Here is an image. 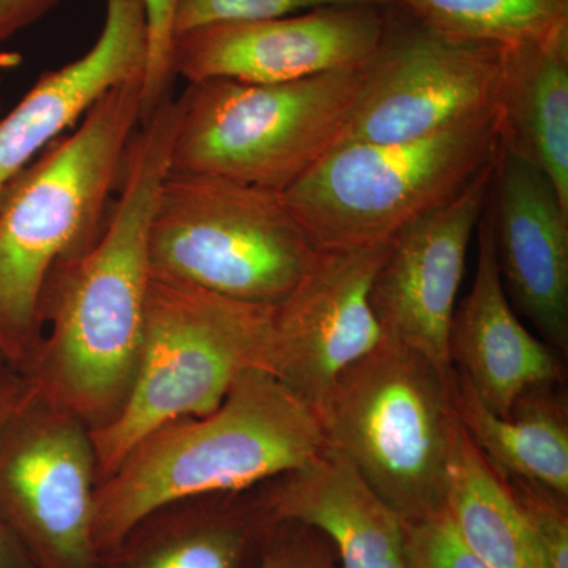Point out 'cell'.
Here are the masks:
<instances>
[{
  "label": "cell",
  "instance_id": "cell-1",
  "mask_svg": "<svg viewBox=\"0 0 568 568\" xmlns=\"http://www.w3.org/2000/svg\"><path fill=\"white\" fill-rule=\"evenodd\" d=\"M179 118L171 97L141 122L102 233L58 267L41 297L43 336L24 379L91 432L121 414L136 381L153 278L149 233Z\"/></svg>",
  "mask_w": 568,
  "mask_h": 568
},
{
  "label": "cell",
  "instance_id": "cell-2",
  "mask_svg": "<svg viewBox=\"0 0 568 568\" xmlns=\"http://www.w3.org/2000/svg\"><path fill=\"white\" fill-rule=\"evenodd\" d=\"M142 74L122 82L0 194V357L28 375L51 275L102 233L142 122Z\"/></svg>",
  "mask_w": 568,
  "mask_h": 568
},
{
  "label": "cell",
  "instance_id": "cell-3",
  "mask_svg": "<svg viewBox=\"0 0 568 568\" xmlns=\"http://www.w3.org/2000/svg\"><path fill=\"white\" fill-rule=\"evenodd\" d=\"M325 446L313 407L271 373L246 369L216 409L156 426L100 481L93 511L97 552L114 547L155 508L257 487L304 465Z\"/></svg>",
  "mask_w": 568,
  "mask_h": 568
},
{
  "label": "cell",
  "instance_id": "cell-4",
  "mask_svg": "<svg viewBox=\"0 0 568 568\" xmlns=\"http://www.w3.org/2000/svg\"><path fill=\"white\" fill-rule=\"evenodd\" d=\"M455 369L381 339L336 377L317 410L327 446L353 462L406 525L444 510Z\"/></svg>",
  "mask_w": 568,
  "mask_h": 568
},
{
  "label": "cell",
  "instance_id": "cell-5",
  "mask_svg": "<svg viewBox=\"0 0 568 568\" xmlns=\"http://www.w3.org/2000/svg\"><path fill=\"white\" fill-rule=\"evenodd\" d=\"M499 155L495 108L417 140L338 145L282 196L320 250L386 244Z\"/></svg>",
  "mask_w": 568,
  "mask_h": 568
},
{
  "label": "cell",
  "instance_id": "cell-6",
  "mask_svg": "<svg viewBox=\"0 0 568 568\" xmlns=\"http://www.w3.org/2000/svg\"><path fill=\"white\" fill-rule=\"evenodd\" d=\"M365 69L275 84L222 78L189 82L179 97L171 173L286 192L335 148Z\"/></svg>",
  "mask_w": 568,
  "mask_h": 568
},
{
  "label": "cell",
  "instance_id": "cell-7",
  "mask_svg": "<svg viewBox=\"0 0 568 568\" xmlns=\"http://www.w3.org/2000/svg\"><path fill=\"white\" fill-rule=\"evenodd\" d=\"M272 312L153 276L132 394L110 425L91 432L99 484L156 426L212 413L246 369L268 372Z\"/></svg>",
  "mask_w": 568,
  "mask_h": 568
},
{
  "label": "cell",
  "instance_id": "cell-8",
  "mask_svg": "<svg viewBox=\"0 0 568 568\" xmlns=\"http://www.w3.org/2000/svg\"><path fill=\"white\" fill-rule=\"evenodd\" d=\"M149 253L156 278L276 306L308 274L320 248L282 193L170 173L153 209Z\"/></svg>",
  "mask_w": 568,
  "mask_h": 568
},
{
  "label": "cell",
  "instance_id": "cell-9",
  "mask_svg": "<svg viewBox=\"0 0 568 568\" xmlns=\"http://www.w3.org/2000/svg\"><path fill=\"white\" fill-rule=\"evenodd\" d=\"M97 487L91 429L29 386L0 426V519L33 567L97 568Z\"/></svg>",
  "mask_w": 568,
  "mask_h": 568
},
{
  "label": "cell",
  "instance_id": "cell-10",
  "mask_svg": "<svg viewBox=\"0 0 568 568\" xmlns=\"http://www.w3.org/2000/svg\"><path fill=\"white\" fill-rule=\"evenodd\" d=\"M506 48L448 40L390 7L386 36L335 148L417 140L495 110Z\"/></svg>",
  "mask_w": 568,
  "mask_h": 568
},
{
  "label": "cell",
  "instance_id": "cell-11",
  "mask_svg": "<svg viewBox=\"0 0 568 568\" xmlns=\"http://www.w3.org/2000/svg\"><path fill=\"white\" fill-rule=\"evenodd\" d=\"M390 7L339 6L205 26L175 37L174 77L186 82H291L362 69L375 58Z\"/></svg>",
  "mask_w": 568,
  "mask_h": 568
},
{
  "label": "cell",
  "instance_id": "cell-12",
  "mask_svg": "<svg viewBox=\"0 0 568 568\" xmlns=\"http://www.w3.org/2000/svg\"><path fill=\"white\" fill-rule=\"evenodd\" d=\"M388 245L320 250L304 280L274 306L268 373L316 414L336 377L383 339L372 286Z\"/></svg>",
  "mask_w": 568,
  "mask_h": 568
},
{
  "label": "cell",
  "instance_id": "cell-13",
  "mask_svg": "<svg viewBox=\"0 0 568 568\" xmlns=\"http://www.w3.org/2000/svg\"><path fill=\"white\" fill-rule=\"evenodd\" d=\"M496 163L454 200L403 227L392 239L373 282L372 308L384 338L426 355L443 368H452L448 332Z\"/></svg>",
  "mask_w": 568,
  "mask_h": 568
},
{
  "label": "cell",
  "instance_id": "cell-14",
  "mask_svg": "<svg viewBox=\"0 0 568 568\" xmlns=\"http://www.w3.org/2000/svg\"><path fill=\"white\" fill-rule=\"evenodd\" d=\"M489 211L508 301L541 342L568 353V212L537 168L500 149Z\"/></svg>",
  "mask_w": 568,
  "mask_h": 568
},
{
  "label": "cell",
  "instance_id": "cell-15",
  "mask_svg": "<svg viewBox=\"0 0 568 568\" xmlns=\"http://www.w3.org/2000/svg\"><path fill=\"white\" fill-rule=\"evenodd\" d=\"M99 39L81 58L41 74L20 103L0 115V194L52 142L112 89L144 77L149 52L144 0H103Z\"/></svg>",
  "mask_w": 568,
  "mask_h": 568
},
{
  "label": "cell",
  "instance_id": "cell-16",
  "mask_svg": "<svg viewBox=\"0 0 568 568\" xmlns=\"http://www.w3.org/2000/svg\"><path fill=\"white\" fill-rule=\"evenodd\" d=\"M477 227L476 276L452 317L448 361L489 410L507 416L523 395L562 383V365L551 346L530 334L508 301L489 205Z\"/></svg>",
  "mask_w": 568,
  "mask_h": 568
},
{
  "label": "cell",
  "instance_id": "cell-17",
  "mask_svg": "<svg viewBox=\"0 0 568 568\" xmlns=\"http://www.w3.org/2000/svg\"><path fill=\"white\" fill-rule=\"evenodd\" d=\"M257 493L276 523L323 534L342 568H406V523L336 448L325 446Z\"/></svg>",
  "mask_w": 568,
  "mask_h": 568
},
{
  "label": "cell",
  "instance_id": "cell-18",
  "mask_svg": "<svg viewBox=\"0 0 568 568\" xmlns=\"http://www.w3.org/2000/svg\"><path fill=\"white\" fill-rule=\"evenodd\" d=\"M276 525L257 487L174 500L138 519L97 568H257Z\"/></svg>",
  "mask_w": 568,
  "mask_h": 568
},
{
  "label": "cell",
  "instance_id": "cell-19",
  "mask_svg": "<svg viewBox=\"0 0 568 568\" xmlns=\"http://www.w3.org/2000/svg\"><path fill=\"white\" fill-rule=\"evenodd\" d=\"M496 114L500 149L547 175L568 212V28L506 48Z\"/></svg>",
  "mask_w": 568,
  "mask_h": 568
},
{
  "label": "cell",
  "instance_id": "cell-20",
  "mask_svg": "<svg viewBox=\"0 0 568 568\" xmlns=\"http://www.w3.org/2000/svg\"><path fill=\"white\" fill-rule=\"evenodd\" d=\"M454 409L497 473L568 497V414L562 383L534 388L497 416L455 372Z\"/></svg>",
  "mask_w": 568,
  "mask_h": 568
},
{
  "label": "cell",
  "instance_id": "cell-21",
  "mask_svg": "<svg viewBox=\"0 0 568 568\" xmlns=\"http://www.w3.org/2000/svg\"><path fill=\"white\" fill-rule=\"evenodd\" d=\"M444 508L463 545L489 568H538L525 518L465 428L452 437Z\"/></svg>",
  "mask_w": 568,
  "mask_h": 568
},
{
  "label": "cell",
  "instance_id": "cell-22",
  "mask_svg": "<svg viewBox=\"0 0 568 568\" xmlns=\"http://www.w3.org/2000/svg\"><path fill=\"white\" fill-rule=\"evenodd\" d=\"M418 24L465 43L547 40L568 28V0H394Z\"/></svg>",
  "mask_w": 568,
  "mask_h": 568
},
{
  "label": "cell",
  "instance_id": "cell-23",
  "mask_svg": "<svg viewBox=\"0 0 568 568\" xmlns=\"http://www.w3.org/2000/svg\"><path fill=\"white\" fill-rule=\"evenodd\" d=\"M503 478L525 518L538 568H568L567 497L523 478Z\"/></svg>",
  "mask_w": 568,
  "mask_h": 568
},
{
  "label": "cell",
  "instance_id": "cell-24",
  "mask_svg": "<svg viewBox=\"0 0 568 568\" xmlns=\"http://www.w3.org/2000/svg\"><path fill=\"white\" fill-rule=\"evenodd\" d=\"M339 6L394 7V0H181L175 13L174 40L205 26L271 20Z\"/></svg>",
  "mask_w": 568,
  "mask_h": 568
},
{
  "label": "cell",
  "instance_id": "cell-25",
  "mask_svg": "<svg viewBox=\"0 0 568 568\" xmlns=\"http://www.w3.org/2000/svg\"><path fill=\"white\" fill-rule=\"evenodd\" d=\"M181 0H144L149 52L142 78V121L170 100L173 71L174 21Z\"/></svg>",
  "mask_w": 568,
  "mask_h": 568
},
{
  "label": "cell",
  "instance_id": "cell-26",
  "mask_svg": "<svg viewBox=\"0 0 568 568\" xmlns=\"http://www.w3.org/2000/svg\"><path fill=\"white\" fill-rule=\"evenodd\" d=\"M406 568H489L459 540L444 510L406 525Z\"/></svg>",
  "mask_w": 568,
  "mask_h": 568
},
{
  "label": "cell",
  "instance_id": "cell-27",
  "mask_svg": "<svg viewBox=\"0 0 568 568\" xmlns=\"http://www.w3.org/2000/svg\"><path fill=\"white\" fill-rule=\"evenodd\" d=\"M332 544L316 530L278 523L257 568H336Z\"/></svg>",
  "mask_w": 568,
  "mask_h": 568
},
{
  "label": "cell",
  "instance_id": "cell-28",
  "mask_svg": "<svg viewBox=\"0 0 568 568\" xmlns=\"http://www.w3.org/2000/svg\"><path fill=\"white\" fill-rule=\"evenodd\" d=\"M62 0H0V44L47 17Z\"/></svg>",
  "mask_w": 568,
  "mask_h": 568
},
{
  "label": "cell",
  "instance_id": "cell-29",
  "mask_svg": "<svg viewBox=\"0 0 568 568\" xmlns=\"http://www.w3.org/2000/svg\"><path fill=\"white\" fill-rule=\"evenodd\" d=\"M28 387L24 376L0 357V426L6 424L7 418L20 405Z\"/></svg>",
  "mask_w": 568,
  "mask_h": 568
},
{
  "label": "cell",
  "instance_id": "cell-30",
  "mask_svg": "<svg viewBox=\"0 0 568 568\" xmlns=\"http://www.w3.org/2000/svg\"><path fill=\"white\" fill-rule=\"evenodd\" d=\"M0 568H36L0 519Z\"/></svg>",
  "mask_w": 568,
  "mask_h": 568
},
{
  "label": "cell",
  "instance_id": "cell-31",
  "mask_svg": "<svg viewBox=\"0 0 568 568\" xmlns=\"http://www.w3.org/2000/svg\"><path fill=\"white\" fill-rule=\"evenodd\" d=\"M2 114V80H0V115Z\"/></svg>",
  "mask_w": 568,
  "mask_h": 568
}]
</instances>
